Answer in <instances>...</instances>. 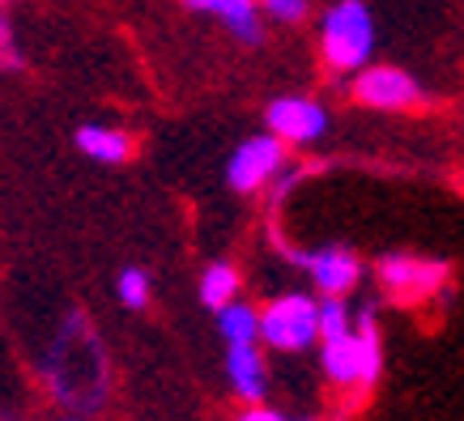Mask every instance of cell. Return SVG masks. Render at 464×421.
<instances>
[{
    "instance_id": "5b68a950",
    "label": "cell",
    "mask_w": 464,
    "mask_h": 421,
    "mask_svg": "<svg viewBox=\"0 0 464 421\" xmlns=\"http://www.w3.org/2000/svg\"><path fill=\"white\" fill-rule=\"evenodd\" d=\"M285 140L282 137H247L226 162V183L235 192H260L265 183L282 175Z\"/></svg>"
},
{
    "instance_id": "8fae6325",
    "label": "cell",
    "mask_w": 464,
    "mask_h": 421,
    "mask_svg": "<svg viewBox=\"0 0 464 421\" xmlns=\"http://www.w3.org/2000/svg\"><path fill=\"white\" fill-rule=\"evenodd\" d=\"M188 9L218 17L235 39L260 43V0H188Z\"/></svg>"
},
{
    "instance_id": "2e32d148",
    "label": "cell",
    "mask_w": 464,
    "mask_h": 421,
    "mask_svg": "<svg viewBox=\"0 0 464 421\" xmlns=\"http://www.w3.org/2000/svg\"><path fill=\"white\" fill-rule=\"evenodd\" d=\"M120 302L132 311H141L150 302V277H145L141 268H124L120 273Z\"/></svg>"
},
{
    "instance_id": "7402d4cb",
    "label": "cell",
    "mask_w": 464,
    "mask_h": 421,
    "mask_svg": "<svg viewBox=\"0 0 464 421\" xmlns=\"http://www.w3.org/2000/svg\"><path fill=\"white\" fill-rule=\"evenodd\" d=\"M0 5H9V0H0Z\"/></svg>"
},
{
    "instance_id": "e0dca14e",
    "label": "cell",
    "mask_w": 464,
    "mask_h": 421,
    "mask_svg": "<svg viewBox=\"0 0 464 421\" xmlns=\"http://www.w3.org/2000/svg\"><path fill=\"white\" fill-rule=\"evenodd\" d=\"M0 69H5V72L22 69V52H17L14 26H9V17H5V14H0Z\"/></svg>"
},
{
    "instance_id": "3957f363",
    "label": "cell",
    "mask_w": 464,
    "mask_h": 421,
    "mask_svg": "<svg viewBox=\"0 0 464 421\" xmlns=\"http://www.w3.org/2000/svg\"><path fill=\"white\" fill-rule=\"evenodd\" d=\"M320 366L337 388H371L380 379L383 345H380V328H375V311H362L353 320V332H345L337 340H324Z\"/></svg>"
},
{
    "instance_id": "ba28073f",
    "label": "cell",
    "mask_w": 464,
    "mask_h": 421,
    "mask_svg": "<svg viewBox=\"0 0 464 421\" xmlns=\"http://www.w3.org/2000/svg\"><path fill=\"white\" fill-rule=\"evenodd\" d=\"M324 128H328V111L315 99L285 94L268 107V132L282 137L285 145H311V140L324 137Z\"/></svg>"
},
{
    "instance_id": "30bf717a",
    "label": "cell",
    "mask_w": 464,
    "mask_h": 421,
    "mask_svg": "<svg viewBox=\"0 0 464 421\" xmlns=\"http://www.w3.org/2000/svg\"><path fill=\"white\" fill-rule=\"evenodd\" d=\"M226 379H230V392L247 400V405H265L268 392V370L260 349L252 345H226Z\"/></svg>"
},
{
    "instance_id": "5bb4252c",
    "label": "cell",
    "mask_w": 464,
    "mask_h": 421,
    "mask_svg": "<svg viewBox=\"0 0 464 421\" xmlns=\"http://www.w3.org/2000/svg\"><path fill=\"white\" fill-rule=\"evenodd\" d=\"M235 294H239V273H235V264H209L205 273H200V302L209 311H222L235 302Z\"/></svg>"
},
{
    "instance_id": "7c38bea8",
    "label": "cell",
    "mask_w": 464,
    "mask_h": 421,
    "mask_svg": "<svg viewBox=\"0 0 464 421\" xmlns=\"http://www.w3.org/2000/svg\"><path fill=\"white\" fill-rule=\"evenodd\" d=\"M77 149L94 162H107V167H120L132 158V137L124 128H107V124H85L77 128Z\"/></svg>"
},
{
    "instance_id": "52a82bcc",
    "label": "cell",
    "mask_w": 464,
    "mask_h": 421,
    "mask_svg": "<svg viewBox=\"0 0 464 421\" xmlns=\"http://www.w3.org/2000/svg\"><path fill=\"white\" fill-rule=\"evenodd\" d=\"M353 99L362 107H375V111H409L422 102V85L405 69L380 64V69H362L353 77Z\"/></svg>"
},
{
    "instance_id": "9c48e42d",
    "label": "cell",
    "mask_w": 464,
    "mask_h": 421,
    "mask_svg": "<svg viewBox=\"0 0 464 421\" xmlns=\"http://www.w3.org/2000/svg\"><path fill=\"white\" fill-rule=\"evenodd\" d=\"M295 264H303L315 281V290L320 294H333V298H345L358 285L362 277V264H358V255L350 247H320V252H290Z\"/></svg>"
},
{
    "instance_id": "d6986e66",
    "label": "cell",
    "mask_w": 464,
    "mask_h": 421,
    "mask_svg": "<svg viewBox=\"0 0 464 421\" xmlns=\"http://www.w3.org/2000/svg\"><path fill=\"white\" fill-rule=\"evenodd\" d=\"M235 421H290V417H282V413H273L265 405H252V408H243ZM298 421H311V417H298Z\"/></svg>"
},
{
    "instance_id": "7a4b0ae2",
    "label": "cell",
    "mask_w": 464,
    "mask_h": 421,
    "mask_svg": "<svg viewBox=\"0 0 464 421\" xmlns=\"http://www.w3.org/2000/svg\"><path fill=\"white\" fill-rule=\"evenodd\" d=\"M324 64L333 72H362L375 52V17L362 0H337L320 22Z\"/></svg>"
},
{
    "instance_id": "6da1fadb",
    "label": "cell",
    "mask_w": 464,
    "mask_h": 421,
    "mask_svg": "<svg viewBox=\"0 0 464 421\" xmlns=\"http://www.w3.org/2000/svg\"><path fill=\"white\" fill-rule=\"evenodd\" d=\"M47 388L52 396H60L64 405L77 408H94L102 400V383H107V366H102V345L99 332L72 311L69 323L60 328L56 345L43 362Z\"/></svg>"
},
{
    "instance_id": "44dd1931",
    "label": "cell",
    "mask_w": 464,
    "mask_h": 421,
    "mask_svg": "<svg viewBox=\"0 0 464 421\" xmlns=\"http://www.w3.org/2000/svg\"><path fill=\"white\" fill-rule=\"evenodd\" d=\"M64 421H82V417H64Z\"/></svg>"
},
{
    "instance_id": "ac0fdd59",
    "label": "cell",
    "mask_w": 464,
    "mask_h": 421,
    "mask_svg": "<svg viewBox=\"0 0 464 421\" xmlns=\"http://www.w3.org/2000/svg\"><path fill=\"white\" fill-rule=\"evenodd\" d=\"M265 5L268 17H277V22H303L307 17V0H260Z\"/></svg>"
},
{
    "instance_id": "9a60e30c",
    "label": "cell",
    "mask_w": 464,
    "mask_h": 421,
    "mask_svg": "<svg viewBox=\"0 0 464 421\" xmlns=\"http://www.w3.org/2000/svg\"><path fill=\"white\" fill-rule=\"evenodd\" d=\"M345 332H353L350 307H345L341 298L324 294V302H320V340H337V337H345Z\"/></svg>"
},
{
    "instance_id": "8992f818",
    "label": "cell",
    "mask_w": 464,
    "mask_h": 421,
    "mask_svg": "<svg viewBox=\"0 0 464 421\" xmlns=\"http://www.w3.org/2000/svg\"><path fill=\"white\" fill-rule=\"evenodd\" d=\"M380 281H383V290L392 298H401V302H422V298H430L435 290H443L448 264L418 260V255H383Z\"/></svg>"
},
{
    "instance_id": "ffe728a7",
    "label": "cell",
    "mask_w": 464,
    "mask_h": 421,
    "mask_svg": "<svg viewBox=\"0 0 464 421\" xmlns=\"http://www.w3.org/2000/svg\"><path fill=\"white\" fill-rule=\"evenodd\" d=\"M0 421H14V417H9V413H0Z\"/></svg>"
},
{
    "instance_id": "277c9868",
    "label": "cell",
    "mask_w": 464,
    "mask_h": 421,
    "mask_svg": "<svg viewBox=\"0 0 464 421\" xmlns=\"http://www.w3.org/2000/svg\"><path fill=\"white\" fill-rule=\"evenodd\" d=\"M260 337L268 349L298 353L320 340V302L307 294H282L273 298L260 315Z\"/></svg>"
},
{
    "instance_id": "4fadbf2b",
    "label": "cell",
    "mask_w": 464,
    "mask_h": 421,
    "mask_svg": "<svg viewBox=\"0 0 464 421\" xmlns=\"http://www.w3.org/2000/svg\"><path fill=\"white\" fill-rule=\"evenodd\" d=\"M218 332L226 345H252V340H260V311L235 298L230 307L218 311Z\"/></svg>"
}]
</instances>
